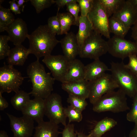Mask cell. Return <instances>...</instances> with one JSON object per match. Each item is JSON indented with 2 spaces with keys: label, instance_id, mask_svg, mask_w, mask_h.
<instances>
[{
  "label": "cell",
  "instance_id": "obj_31",
  "mask_svg": "<svg viewBox=\"0 0 137 137\" xmlns=\"http://www.w3.org/2000/svg\"><path fill=\"white\" fill-rule=\"evenodd\" d=\"M47 25L51 32L55 35H61V27L57 14L48 19Z\"/></svg>",
  "mask_w": 137,
  "mask_h": 137
},
{
  "label": "cell",
  "instance_id": "obj_21",
  "mask_svg": "<svg viewBox=\"0 0 137 137\" xmlns=\"http://www.w3.org/2000/svg\"><path fill=\"white\" fill-rule=\"evenodd\" d=\"M35 128L33 137H58L60 133L58 125L50 121H44L38 123Z\"/></svg>",
  "mask_w": 137,
  "mask_h": 137
},
{
  "label": "cell",
  "instance_id": "obj_45",
  "mask_svg": "<svg viewBox=\"0 0 137 137\" xmlns=\"http://www.w3.org/2000/svg\"><path fill=\"white\" fill-rule=\"evenodd\" d=\"M135 10L137 12V0H129Z\"/></svg>",
  "mask_w": 137,
  "mask_h": 137
},
{
  "label": "cell",
  "instance_id": "obj_38",
  "mask_svg": "<svg viewBox=\"0 0 137 137\" xmlns=\"http://www.w3.org/2000/svg\"><path fill=\"white\" fill-rule=\"evenodd\" d=\"M64 127L61 132L62 137H77L74 124L68 123Z\"/></svg>",
  "mask_w": 137,
  "mask_h": 137
},
{
  "label": "cell",
  "instance_id": "obj_19",
  "mask_svg": "<svg viewBox=\"0 0 137 137\" xmlns=\"http://www.w3.org/2000/svg\"><path fill=\"white\" fill-rule=\"evenodd\" d=\"M84 67L85 66L79 60L75 59L70 61L68 70L62 83L84 79Z\"/></svg>",
  "mask_w": 137,
  "mask_h": 137
},
{
  "label": "cell",
  "instance_id": "obj_35",
  "mask_svg": "<svg viewBox=\"0 0 137 137\" xmlns=\"http://www.w3.org/2000/svg\"><path fill=\"white\" fill-rule=\"evenodd\" d=\"M94 0H78L81 15L87 16L91 10L93 4Z\"/></svg>",
  "mask_w": 137,
  "mask_h": 137
},
{
  "label": "cell",
  "instance_id": "obj_5",
  "mask_svg": "<svg viewBox=\"0 0 137 137\" xmlns=\"http://www.w3.org/2000/svg\"><path fill=\"white\" fill-rule=\"evenodd\" d=\"M102 36L100 33L93 30L80 48V57L95 60L99 59L108 52L107 42Z\"/></svg>",
  "mask_w": 137,
  "mask_h": 137
},
{
  "label": "cell",
  "instance_id": "obj_28",
  "mask_svg": "<svg viewBox=\"0 0 137 137\" xmlns=\"http://www.w3.org/2000/svg\"><path fill=\"white\" fill-rule=\"evenodd\" d=\"M58 12V18L61 27V34L68 33L71 26L75 25V19L74 16L68 12Z\"/></svg>",
  "mask_w": 137,
  "mask_h": 137
},
{
  "label": "cell",
  "instance_id": "obj_44",
  "mask_svg": "<svg viewBox=\"0 0 137 137\" xmlns=\"http://www.w3.org/2000/svg\"><path fill=\"white\" fill-rule=\"evenodd\" d=\"M28 1H29V0H16V1L17 2V4L18 5L20 8L21 11L22 12H23L24 8V4L25 2H27Z\"/></svg>",
  "mask_w": 137,
  "mask_h": 137
},
{
  "label": "cell",
  "instance_id": "obj_18",
  "mask_svg": "<svg viewBox=\"0 0 137 137\" xmlns=\"http://www.w3.org/2000/svg\"><path fill=\"white\" fill-rule=\"evenodd\" d=\"M112 16L121 21L129 29L137 19V12L127 0L122 8Z\"/></svg>",
  "mask_w": 137,
  "mask_h": 137
},
{
  "label": "cell",
  "instance_id": "obj_22",
  "mask_svg": "<svg viewBox=\"0 0 137 137\" xmlns=\"http://www.w3.org/2000/svg\"><path fill=\"white\" fill-rule=\"evenodd\" d=\"M79 28L76 35L79 49L85 39L93 30L92 26L87 16L80 15L79 18Z\"/></svg>",
  "mask_w": 137,
  "mask_h": 137
},
{
  "label": "cell",
  "instance_id": "obj_1",
  "mask_svg": "<svg viewBox=\"0 0 137 137\" xmlns=\"http://www.w3.org/2000/svg\"><path fill=\"white\" fill-rule=\"evenodd\" d=\"M27 72L32 85V91L29 93L30 95L34 98L44 99L52 93L55 80L50 73L46 72L39 59L29 65Z\"/></svg>",
  "mask_w": 137,
  "mask_h": 137
},
{
  "label": "cell",
  "instance_id": "obj_9",
  "mask_svg": "<svg viewBox=\"0 0 137 137\" xmlns=\"http://www.w3.org/2000/svg\"><path fill=\"white\" fill-rule=\"evenodd\" d=\"M89 82L90 93L89 98L92 105L105 94L118 88L117 84L111 74L108 73H105Z\"/></svg>",
  "mask_w": 137,
  "mask_h": 137
},
{
  "label": "cell",
  "instance_id": "obj_30",
  "mask_svg": "<svg viewBox=\"0 0 137 137\" xmlns=\"http://www.w3.org/2000/svg\"><path fill=\"white\" fill-rule=\"evenodd\" d=\"M64 111L67 118L68 119V123L72 122H79L82 119V112L70 105L64 108Z\"/></svg>",
  "mask_w": 137,
  "mask_h": 137
},
{
  "label": "cell",
  "instance_id": "obj_15",
  "mask_svg": "<svg viewBox=\"0 0 137 137\" xmlns=\"http://www.w3.org/2000/svg\"><path fill=\"white\" fill-rule=\"evenodd\" d=\"M61 88L68 94L85 99L89 98V82L84 79L75 81L63 82L61 84Z\"/></svg>",
  "mask_w": 137,
  "mask_h": 137
},
{
  "label": "cell",
  "instance_id": "obj_2",
  "mask_svg": "<svg viewBox=\"0 0 137 137\" xmlns=\"http://www.w3.org/2000/svg\"><path fill=\"white\" fill-rule=\"evenodd\" d=\"M56 35L51 32L47 25L39 26L27 37L29 42V54H33L39 60L41 57L51 55L54 47L60 43Z\"/></svg>",
  "mask_w": 137,
  "mask_h": 137
},
{
  "label": "cell",
  "instance_id": "obj_33",
  "mask_svg": "<svg viewBox=\"0 0 137 137\" xmlns=\"http://www.w3.org/2000/svg\"><path fill=\"white\" fill-rule=\"evenodd\" d=\"M31 4L34 7L37 13H40L44 9L48 8L55 3L54 0H30Z\"/></svg>",
  "mask_w": 137,
  "mask_h": 137
},
{
  "label": "cell",
  "instance_id": "obj_41",
  "mask_svg": "<svg viewBox=\"0 0 137 137\" xmlns=\"http://www.w3.org/2000/svg\"><path fill=\"white\" fill-rule=\"evenodd\" d=\"M8 105V102L2 96V94L0 93V110H3L7 108Z\"/></svg>",
  "mask_w": 137,
  "mask_h": 137
},
{
  "label": "cell",
  "instance_id": "obj_3",
  "mask_svg": "<svg viewBox=\"0 0 137 137\" xmlns=\"http://www.w3.org/2000/svg\"><path fill=\"white\" fill-rule=\"evenodd\" d=\"M110 71L119 89L126 96L133 98L137 94V77L126 67L123 61L111 62Z\"/></svg>",
  "mask_w": 137,
  "mask_h": 137
},
{
  "label": "cell",
  "instance_id": "obj_17",
  "mask_svg": "<svg viewBox=\"0 0 137 137\" xmlns=\"http://www.w3.org/2000/svg\"><path fill=\"white\" fill-rule=\"evenodd\" d=\"M108 71V66L99 59L94 60L84 67V79L89 81H93L100 77Z\"/></svg>",
  "mask_w": 137,
  "mask_h": 137
},
{
  "label": "cell",
  "instance_id": "obj_13",
  "mask_svg": "<svg viewBox=\"0 0 137 137\" xmlns=\"http://www.w3.org/2000/svg\"><path fill=\"white\" fill-rule=\"evenodd\" d=\"M6 31L8 34L9 41L15 46L22 44L29 35L26 22L19 18L15 19Z\"/></svg>",
  "mask_w": 137,
  "mask_h": 137
},
{
  "label": "cell",
  "instance_id": "obj_23",
  "mask_svg": "<svg viewBox=\"0 0 137 137\" xmlns=\"http://www.w3.org/2000/svg\"><path fill=\"white\" fill-rule=\"evenodd\" d=\"M117 124V122L114 119L105 117L97 123L88 135L90 137H101Z\"/></svg>",
  "mask_w": 137,
  "mask_h": 137
},
{
  "label": "cell",
  "instance_id": "obj_43",
  "mask_svg": "<svg viewBox=\"0 0 137 137\" xmlns=\"http://www.w3.org/2000/svg\"><path fill=\"white\" fill-rule=\"evenodd\" d=\"M135 124L134 128L129 134V137H137V123Z\"/></svg>",
  "mask_w": 137,
  "mask_h": 137
},
{
  "label": "cell",
  "instance_id": "obj_39",
  "mask_svg": "<svg viewBox=\"0 0 137 137\" xmlns=\"http://www.w3.org/2000/svg\"><path fill=\"white\" fill-rule=\"evenodd\" d=\"M15 1V0H13L9 2L10 4L9 9L16 15L20 14L21 13V9Z\"/></svg>",
  "mask_w": 137,
  "mask_h": 137
},
{
  "label": "cell",
  "instance_id": "obj_40",
  "mask_svg": "<svg viewBox=\"0 0 137 137\" xmlns=\"http://www.w3.org/2000/svg\"><path fill=\"white\" fill-rule=\"evenodd\" d=\"M78 0H56L55 3L58 6V8L63 7L68 4L73 2H77Z\"/></svg>",
  "mask_w": 137,
  "mask_h": 137
},
{
  "label": "cell",
  "instance_id": "obj_32",
  "mask_svg": "<svg viewBox=\"0 0 137 137\" xmlns=\"http://www.w3.org/2000/svg\"><path fill=\"white\" fill-rule=\"evenodd\" d=\"M9 39L8 36H0V60L4 59L7 57L10 50L8 44Z\"/></svg>",
  "mask_w": 137,
  "mask_h": 137
},
{
  "label": "cell",
  "instance_id": "obj_42",
  "mask_svg": "<svg viewBox=\"0 0 137 137\" xmlns=\"http://www.w3.org/2000/svg\"><path fill=\"white\" fill-rule=\"evenodd\" d=\"M131 36L137 44V19L131 28Z\"/></svg>",
  "mask_w": 137,
  "mask_h": 137
},
{
  "label": "cell",
  "instance_id": "obj_8",
  "mask_svg": "<svg viewBox=\"0 0 137 137\" xmlns=\"http://www.w3.org/2000/svg\"><path fill=\"white\" fill-rule=\"evenodd\" d=\"M87 16L94 30L107 38H110L109 28V18L99 0H94L92 8Z\"/></svg>",
  "mask_w": 137,
  "mask_h": 137
},
{
  "label": "cell",
  "instance_id": "obj_7",
  "mask_svg": "<svg viewBox=\"0 0 137 137\" xmlns=\"http://www.w3.org/2000/svg\"><path fill=\"white\" fill-rule=\"evenodd\" d=\"M44 100L45 115L49 121L58 125L61 124L64 126L66 125L67 117L61 96L57 93H52Z\"/></svg>",
  "mask_w": 137,
  "mask_h": 137
},
{
  "label": "cell",
  "instance_id": "obj_37",
  "mask_svg": "<svg viewBox=\"0 0 137 137\" xmlns=\"http://www.w3.org/2000/svg\"><path fill=\"white\" fill-rule=\"evenodd\" d=\"M129 61L125 64L126 67L135 76L137 77V56L133 55L129 57Z\"/></svg>",
  "mask_w": 137,
  "mask_h": 137
},
{
  "label": "cell",
  "instance_id": "obj_29",
  "mask_svg": "<svg viewBox=\"0 0 137 137\" xmlns=\"http://www.w3.org/2000/svg\"><path fill=\"white\" fill-rule=\"evenodd\" d=\"M67 101L70 105L81 112L88 105L86 99L70 94H68Z\"/></svg>",
  "mask_w": 137,
  "mask_h": 137
},
{
  "label": "cell",
  "instance_id": "obj_34",
  "mask_svg": "<svg viewBox=\"0 0 137 137\" xmlns=\"http://www.w3.org/2000/svg\"><path fill=\"white\" fill-rule=\"evenodd\" d=\"M66 10L71 14L75 19V25L79 26L78 14L80 11V8L77 2H75L70 3L66 6Z\"/></svg>",
  "mask_w": 137,
  "mask_h": 137
},
{
  "label": "cell",
  "instance_id": "obj_14",
  "mask_svg": "<svg viewBox=\"0 0 137 137\" xmlns=\"http://www.w3.org/2000/svg\"><path fill=\"white\" fill-rule=\"evenodd\" d=\"M45 109L44 99L34 98L30 100L21 111L23 115L28 116L38 123L43 121Z\"/></svg>",
  "mask_w": 137,
  "mask_h": 137
},
{
  "label": "cell",
  "instance_id": "obj_26",
  "mask_svg": "<svg viewBox=\"0 0 137 137\" xmlns=\"http://www.w3.org/2000/svg\"><path fill=\"white\" fill-rule=\"evenodd\" d=\"M109 18L119 11L123 7L125 0H99Z\"/></svg>",
  "mask_w": 137,
  "mask_h": 137
},
{
  "label": "cell",
  "instance_id": "obj_11",
  "mask_svg": "<svg viewBox=\"0 0 137 137\" xmlns=\"http://www.w3.org/2000/svg\"><path fill=\"white\" fill-rule=\"evenodd\" d=\"M42 61L50 71L55 80L62 83L68 70L70 61L63 55H50L44 57Z\"/></svg>",
  "mask_w": 137,
  "mask_h": 137
},
{
  "label": "cell",
  "instance_id": "obj_24",
  "mask_svg": "<svg viewBox=\"0 0 137 137\" xmlns=\"http://www.w3.org/2000/svg\"><path fill=\"white\" fill-rule=\"evenodd\" d=\"M30 95L29 93L19 90L11 98V103L15 109L21 111L30 100Z\"/></svg>",
  "mask_w": 137,
  "mask_h": 137
},
{
  "label": "cell",
  "instance_id": "obj_47",
  "mask_svg": "<svg viewBox=\"0 0 137 137\" xmlns=\"http://www.w3.org/2000/svg\"><path fill=\"white\" fill-rule=\"evenodd\" d=\"M0 137H9L7 132L4 130L0 131Z\"/></svg>",
  "mask_w": 137,
  "mask_h": 137
},
{
  "label": "cell",
  "instance_id": "obj_25",
  "mask_svg": "<svg viewBox=\"0 0 137 137\" xmlns=\"http://www.w3.org/2000/svg\"><path fill=\"white\" fill-rule=\"evenodd\" d=\"M109 28L110 33L123 38L129 30L121 21L112 16L109 18Z\"/></svg>",
  "mask_w": 137,
  "mask_h": 137
},
{
  "label": "cell",
  "instance_id": "obj_27",
  "mask_svg": "<svg viewBox=\"0 0 137 137\" xmlns=\"http://www.w3.org/2000/svg\"><path fill=\"white\" fill-rule=\"evenodd\" d=\"M0 3V32L6 31L7 27L15 20L9 9L2 6Z\"/></svg>",
  "mask_w": 137,
  "mask_h": 137
},
{
  "label": "cell",
  "instance_id": "obj_10",
  "mask_svg": "<svg viewBox=\"0 0 137 137\" xmlns=\"http://www.w3.org/2000/svg\"><path fill=\"white\" fill-rule=\"evenodd\" d=\"M107 42L108 52L114 57L123 60L130 55H137V44L134 42L115 35Z\"/></svg>",
  "mask_w": 137,
  "mask_h": 137
},
{
  "label": "cell",
  "instance_id": "obj_48",
  "mask_svg": "<svg viewBox=\"0 0 137 137\" xmlns=\"http://www.w3.org/2000/svg\"><path fill=\"white\" fill-rule=\"evenodd\" d=\"M123 137H127L125 135L123 136Z\"/></svg>",
  "mask_w": 137,
  "mask_h": 137
},
{
  "label": "cell",
  "instance_id": "obj_16",
  "mask_svg": "<svg viewBox=\"0 0 137 137\" xmlns=\"http://www.w3.org/2000/svg\"><path fill=\"white\" fill-rule=\"evenodd\" d=\"M60 43L63 55L69 61L76 59L79 51L76 35L72 32H68L60 41Z\"/></svg>",
  "mask_w": 137,
  "mask_h": 137
},
{
  "label": "cell",
  "instance_id": "obj_36",
  "mask_svg": "<svg viewBox=\"0 0 137 137\" xmlns=\"http://www.w3.org/2000/svg\"><path fill=\"white\" fill-rule=\"evenodd\" d=\"M133 98L132 106L126 115V118L128 121L135 124L137 123V94Z\"/></svg>",
  "mask_w": 137,
  "mask_h": 137
},
{
  "label": "cell",
  "instance_id": "obj_6",
  "mask_svg": "<svg viewBox=\"0 0 137 137\" xmlns=\"http://www.w3.org/2000/svg\"><path fill=\"white\" fill-rule=\"evenodd\" d=\"M24 78L13 66L4 64L0 68V93H15L19 90Z\"/></svg>",
  "mask_w": 137,
  "mask_h": 137
},
{
  "label": "cell",
  "instance_id": "obj_46",
  "mask_svg": "<svg viewBox=\"0 0 137 137\" xmlns=\"http://www.w3.org/2000/svg\"><path fill=\"white\" fill-rule=\"evenodd\" d=\"M77 137H90L89 135H86L82 132H76Z\"/></svg>",
  "mask_w": 137,
  "mask_h": 137
},
{
  "label": "cell",
  "instance_id": "obj_20",
  "mask_svg": "<svg viewBox=\"0 0 137 137\" xmlns=\"http://www.w3.org/2000/svg\"><path fill=\"white\" fill-rule=\"evenodd\" d=\"M28 49L22 44L15 46L10 49L7 56L8 64L11 66H22L29 55Z\"/></svg>",
  "mask_w": 137,
  "mask_h": 137
},
{
  "label": "cell",
  "instance_id": "obj_12",
  "mask_svg": "<svg viewBox=\"0 0 137 137\" xmlns=\"http://www.w3.org/2000/svg\"><path fill=\"white\" fill-rule=\"evenodd\" d=\"M9 119L13 137H30L35 128L34 120L26 116L18 117L6 113Z\"/></svg>",
  "mask_w": 137,
  "mask_h": 137
},
{
  "label": "cell",
  "instance_id": "obj_4",
  "mask_svg": "<svg viewBox=\"0 0 137 137\" xmlns=\"http://www.w3.org/2000/svg\"><path fill=\"white\" fill-rule=\"evenodd\" d=\"M126 96L119 89L109 92L93 105L92 110L98 113L106 112L118 113L126 111L129 109Z\"/></svg>",
  "mask_w": 137,
  "mask_h": 137
}]
</instances>
